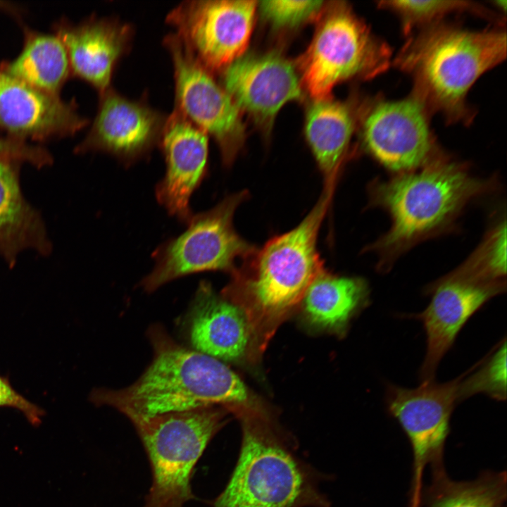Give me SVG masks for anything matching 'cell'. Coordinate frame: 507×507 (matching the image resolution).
I'll return each mask as SVG.
<instances>
[{"label":"cell","mask_w":507,"mask_h":507,"mask_svg":"<svg viewBox=\"0 0 507 507\" xmlns=\"http://www.w3.org/2000/svg\"><path fill=\"white\" fill-rule=\"evenodd\" d=\"M147 335L153 358L146 369L127 387L94 390L95 405L125 416L220 406L236 418L266 407L224 362L177 343L160 325L151 327Z\"/></svg>","instance_id":"1"},{"label":"cell","mask_w":507,"mask_h":507,"mask_svg":"<svg viewBox=\"0 0 507 507\" xmlns=\"http://www.w3.org/2000/svg\"><path fill=\"white\" fill-rule=\"evenodd\" d=\"M334 189L323 187L316 204L298 225L255 248L230 273L231 279L220 293L245 313L258 357L324 270L317 239Z\"/></svg>","instance_id":"2"},{"label":"cell","mask_w":507,"mask_h":507,"mask_svg":"<svg viewBox=\"0 0 507 507\" xmlns=\"http://www.w3.org/2000/svg\"><path fill=\"white\" fill-rule=\"evenodd\" d=\"M506 56L501 28L472 31L439 21L411 37L394 62L412 77V94L429 112H439L450 123H468L473 116L468 91Z\"/></svg>","instance_id":"3"},{"label":"cell","mask_w":507,"mask_h":507,"mask_svg":"<svg viewBox=\"0 0 507 507\" xmlns=\"http://www.w3.org/2000/svg\"><path fill=\"white\" fill-rule=\"evenodd\" d=\"M235 466L212 507H330L325 480L268 409L242 414Z\"/></svg>","instance_id":"4"},{"label":"cell","mask_w":507,"mask_h":507,"mask_svg":"<svg viewBox=\"0 0 507 507\" xmlns=\"http://www.w3.org/2000/svg\"><path fill=\"white\" fill-rule=\"evenodd\" d=\"M489 180L474 177L461 164L439 156L371 189L372 202L392 218L389 231L373 245L382 264L451 223L473 198L489 192Z\"/></svg>","instance_id":"5"},{"label":"cell","mask_w":507,"mask_h":507,"mask_svg":"<svg viewBox=\"0 0 507 507\" xmlns=\"http://www.w3.org/2000/svg\"><path fill=\"white\" fill-rule=\"evenodd\" d=\"M220 406L145 416L130 414L151 468V483L142 507H185L195 498L194 470L214 437L229 420Z\"/></svg>","instance_id":"6"},{"label":"cell","mask_w":507,"mask_h":507,"mask_svg":"<svg viewBox=\"0 0 507 507\" xmlns=\"http://www.w3.org/2000/svg\"><path fill=\"white\" fill-rule=\"evenodd\" d=\"M314 37L299 62L301 84L314 99L330 97L337 84L371 79L390 63L391 50L349 6L325 7Z\"/></svg>","instance_id":"7"},{"label":"cell","mask_w":507,"mask_h":507,"mask_svg":"<svg viewBox=\"0 0 507 507\" xmlns=\"http://www.w3.org/2000/svg\"><path fill=\"white\" fill-rule=\"evenodd\" d=\"M248 197L246 191L225 197L212 208L195 214L180 235L154 252L155 265L143 278L142 287L152 292L173 280L205 271L231 273L255 247L236 232L233 218Z\"/></svg>","instance_id":"8"},{"label":"cell","mask_w":507,"mask_h":507,"mask_svg":"<svg viewBox=\"0 0 507 507\" xmlns=\"http://www.w3.org/2000/svg\"><path fill=\"white\" fill-rule=\"evenodd\" d=\"M463 373L446 382L422 381L415 388L389 384L386 405L406 434L413 451L412 507L420 503L424 470L430 465L433 472L444 470L442 456L450 430L452 412L457 404L458 390Z\"/></svg>","instance_id":"9"},{"label":"cell","mask_w":507,"mask_h":507,"mask_svg":"<svg viewBox=\"0 0 507 507\" xmlns=\"http://www.w3.org/2000/svg\"><path fill=\"white\" fill-rule=\"evenodd\" d=\"M163 42L173 64L174 108L215 139L223 165L230 166L245 139L242 112L175 33L168 35Z\"/></svg>","instance_id":"10"},{"label":"cell","mask_w":507,"mask_h":507,"mask_svg":"<svg viewBox=\"0 0 507 507\" xmlns=\"http://www.w3.org/2000/svg\"><path fill=\"white\" fill-rule=\"evenodd\" d=\"M256 7L255 1H185L166 20L189 52L211 72L223 70L243 56Z\"/></svg>","instance_id":"11"},{"label":"cell","mask_w":507,"mask_h":507,"mask_svg":"<svg viewBox=\"0 0 507 507\" xmlns=\"http://www.w3.org/2000/svg\"><path fill=\"white\" fill-rule=\"evenodd\" d=\"M429 111L417 97L375 99L361 106L360 126L366 149L387 168L406 173L440 156L428 122Z\"/></svg>","instance_id":"12"},{"label":"cell","mask_w":507,"mask_h":507,"mask_svg":"<svg viewBox=\"0 0 507 507\" xmlns=\"http://www.w3.org/2000/svg\"><path fill=\"white\" fill-rule=\"evenodd\" d=\"M506 287V282L481 280L456 269L429 288L432 298L427 307L414 315L426 334V353L420 370L422 381L434 379L440 361L465 323Z\"/></svg>","instance_id":"13"},{"label":"cell","mask_w":507,"mask_h":507,"mask_svg":"<svg viewBox=\"0 0 507 507\" xmlns=\"http://www.w3.org/2000/svg\"><path fill=\"white\" fill-rule=\"evenodd\" d=\"M167 117L145 101L129 99L110 87L100 94L95 118L76 152H104L130 165L158 145Z\"/></svg>","instance_id":"14"},{"label":"cell","mask_w":507,"mask_h":507,"mask_svg":"<svg viewBox=\"0 0 507 507\" xmlns=\"http://www.w3.org/2000/svg\"><path fill=\"white\" fill-rule=\"evenodd\" d=\"M224 89L242 112L265 131L287 102L303 98L301 79L287 58L274 51L247 54L223 69Z\"/></svg>","instance_id":"15"},{"label":"cell","mask_w":507,"mask_h":507,"mask_svg":"<svg viewBox=\"0 0 507 507\" xmlns=\"http://www.w3.org/2000/svg\"><path fill=\"white\" fill-rule=\"evenodd\" d=\"M158 146L166 170L156 187V199L169 215L187 223L193 215L190 199L208 172V134L174 108Z\"/></svg>","instance_id":"16"},{"label":"cell","mask_w":507,"mask_h":507,"mask_svg":"<svg viewBox=\"0 0 507 507\" xmlns=\"http://www.w3.org/2000/svg\"><path fill=\"white\" fill-rule=\"evenodd\" d=\"M183 328L191 349L198 352L224 363L259 360L245 313L208 282L199 283Z\"/></svg>","instance_id":"17"},{"label":"cell","mask_w":507,"mask_h":507,"mask_svg":"<svg viewBox=\"0 0 507 507\" xmlns=\"http://www.w3.org/2000/svg\"><path fill=\"white\" fill-rule=\"evenodd\" d=\"M87 125L74 101L42 92L0 68V130L8 137L44 141L72 136Z\"/></svg>","instance_id":"18"},{"label":"cell","mask_w":507,"mask_h":507,"mask_svg":"<svg viewBox=\"0 0 507 507\" xmlns=\"http://www.w3.org/2000/svg\"><path fill=\"white\" fill-rule=\"evenodd\" d=\"M55 33L66 49L71 75L101 94L111 87L115 68L130 51L134 28L116 18L93 17L77 25L59 23Z\"/></svg>","instance_id":"19"},{"label":"cell","mask_w":507,"mask_h":507,"mask_svg":"<svg viewBox=\"0 0 507 507\" xmlns=\"http://www.w3.org/2000/svg\"><path fill=\"white\" fill-rule=\"evenodd\" d=\"M356 104L330 97L314 99L306 112L305 134L324 179L334 187L360 115Z\"/></svg>","instance_id":"20"},{"label":"cell","mask_w":507,"mask_h":507,"mask_svg":"<svg viewBox=\"0 0 507 507\" xmlns=\"http://www.w3.org/2000/svg\"><path fill=\"white\" fill-rule=\"evenodd\" d=\"M18 163L0 155V254L11 265L23 250L32 249L42 254L51 250L39 215L20 191Z\"/></svg>","instance_id":"21"},{"label":"cell","mask_w":507,"mask_h":507,"mask_svg":"<svg viewBox=\"0 0 507 507\" xmlns=\"http://www.w3.org/2000/svg\"><path fill=\"white\" fill-rule=\"evenodd\" d=\"M369 295L363 279L334 275L324 270L310 284L299 306L311 326L344 334L351 320L368 305Z\"/></svg>","instance_id":"22"},{"label":"cell","mask_w":507,"mask_h":507,"mask_svg":"<svg viewBox=\"0 0 507 507\" xmlns=\"http://www.w3.org/2000/svg\"><path fill=\"white\" fill-rule=\"evenodd\" d=\"M1 70L42 92L59 96L71 75L66 49L56 34L29 29L25 31L23 49Z\"/></svg>","instance_id":"23"},{"label":"cell","mask_w":507,"mask_h":507,"mask_svg":"<svg viewBox=\"0 0 507 507\" xmlns=\"http://www.w3.org/2000/svg\"><path fill=\"white\" fill-rule=\"evenodd\" d=\"M427 507H505V472H487L469 482L450 480L444 470L433 473Z\"/></svg>","instance_id":"24"},{"label":"cell","mask_w":507,"mask_h":507,"mask_svg":"<svg viewBox=\"0 0 507 507\" xmlns=\"http://www.w3.org/2000/svg\"><path fill=\"white\" fill-rule=\"evenodd\" d=\"M484 394L503 401L506 398V342H501L489 354L463 373L458 390V401Z\"/></svg>","instance_id":"25"},{"label":"cell","mask_w":507,"mask_h":507,"mask_svg":"<svg viewBox=\"0 0 507 507\" xmlns=\"http://www.w3.org/2000/svg\"><path fill=\"white\" fill-rule=\"evenodd\" d=\"M378 6L395 13L400 18L405 35L414 28L439 22L446 15L472 12L493 18L489 11L477 4L465 1H382Z\"/></svg>","instance_id":"26"},{"label":"cell","mask_w":507,"mask_h":507,"mask_svg":"<svg viewBox=\"0 0 507 507\" xmlns=\"http://www.w3.org/2000/svg\"><path fill=\"white\" fill-rule=\"evenodd\" d=\"M458 269L487 282H504L506 275V225L499 223Z\"/></svg>","instance_id":"27"},{"label":"cell","mask_w":507,"mask_h":507,"mask_svg":"<svg viewBox=\"0 0 507 507\" xmlns=\"http://www.w3.org/2000/svg\"><path fill=\"white\" fill-rule=\"evenodd\" d=\"M322 1H263L262 15L275 28H294L316 17L325 8Z\"/></svg>","instance_id":"28"},{"label":"cell","mask_w":507,"mask_h":507,"mask_svg":"<svg viewBox=\"0 0 507 507\" xmlns=\"http://www.w3.org/2000/svg\"><path fill=\"white\" fill-rule=\"evenodd\" d=\"M0 407H9L18 410L35 427L41 424L45 414L41 407L18 393L11 386L8 379L1 375H0Z\"/></svg>","instance_id":"29"},{"label":"cell","mask_w":507,"mask_h":507,"mask_svg":"<svg viewBox=\"0 0 507 507\" xmlns=\"http://www.w3.org/2000/svg\"><path fill=\"white\" fill-rule=\"evenodd\" d=\"M19 151L18 143L9 137L0 138V155L15 156Z\"/></svg>","instance_id":"30"}]
</instances>
